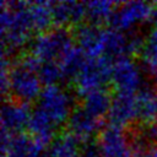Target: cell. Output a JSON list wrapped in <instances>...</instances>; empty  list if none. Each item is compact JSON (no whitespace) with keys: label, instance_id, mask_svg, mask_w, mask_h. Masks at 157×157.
I'll list each match as a JSON object with an SVG mask.
<instances>
[{"label":"cell","instance_id":"19","mask_svg":"<svg viewBox=\"0 0 157 157\" xmlns=\"http://www.w3.org/2000/svg\"><path fill=\"white\" fill-rule=\"evenodd\" d=\"M141 64L146 74L157 76V27L150 29L140 53Z\"/></svg>","mask_w":157,"mask_h":157},{"label":"cell","instance_id":"18","mask_svg":"<svg viewBox=\"0 0 157 157\" xmlns=\"http://www.w3.org/2000/svg\"><path fill=\"white\" fill-rule=\"evenodd\" d=\"M52 5L53 2L48 1L28 2V12L34 31H39V33L48 31L49 26L53 23Z\"/></svg>","mask_w":157,"mask_h":157},{"label":"cell","instance_id":"4","mask_svg":"<svg viewBox=\"0 0 157 157\" xmlns=\"http://www.w3.org/2000/svg\"><path fill=\"white\" fill-rule=\"evenodd\" d=\"M74 98L71 94L63 87L45 86L39 97L37 108H39L53 123L55 126H60L66 123L69 117L72 113Z\"/></svg>","mask_w":157,"mask_h":157},{"label":"cell","instance_id":"26","mask_svg":"<svg viewBox=\"0 0 157 157\" xmlns=\"http://www.w3.org/2000/svg\"><path fill=\"white\" fill-rule=\"evenodd\" d=\"M150 20L152 21V23L155 25V27H157V4L152 5V11H151V17Z\"/></svg>","mask_w":157,"mask_h":157},{"label":"cell","instance_id":"5","mask_svg":"<svg viewBox=\"0 0 157 157\" xmlns=\"http://www.w3.org/2000/svg\"><path fill=\"white\" fill-rule=\"evenodd\" d=\"M144 67L130 56L118 58L112 64L110 83L117 93L134 94L144 87Z\"/></svg>","mask_w":157,"mask_h":157},{"label":"cell","instance_id":"11","mask_svg":"<svg viewBox=\"0 0 157 157\" xmlns=\"http://www.w3.org/2000/svg\"><path fill=\"white\" fill-rule=\"evenodd\" d=\"M77 47L87 58H103V28L93 23H80L74 31Z\"/></svg>","mask_w":157,"mask_h":157},{"label":"cell","instance_id":"20","mask_svg":"<svg viewBox=\"0 0 157 157\" xmlns=\"http://www.w3.org/2000/svg\"><path fill=\"white\" fill-rule=\"evenodd\" d=\"M115 6L117 4L109 0H92V1L85 2L86 17L88 18L90 23L98 26V23L112 20L117 10Z\"/></svg>","mask_w":157,"mask_h":157},{"label":"cell","instance_id":"27","mask_svg":"<svg viewBox=\"0 0 157 157\" xmlns=\"http://www.w3.org/2000/svg\"><path fill=\"white\" fill-rule=\"evenodd\" d=\"M130 157H151L150 152H145L144 150H137L135 152H132V155Z\"/></svg>","mask_w":157,"mask_h":157},{"label":"cell","instance_id":"29","mask_svg":"<svg viewBox=\"0 0 157 157\" xmlns=\"http://www.w3.org/2000/svg\"><path fill=\"white\" fill-rule=\"evenodd\" d=\"M37 157H45V156H44L43 153H40V155H39V156H37Z\"/></svg>","mask_w":157,"mask_h":157},{"label":"cell","instance_id":"25","mask_svg":"<svg viewBox=\"0 0 157 157\" xmlns=\"http://www.w3.org/2000/svg\"><path fill=\"white\" fill-rule=\"evenodd\" d=\"M80 153L81 157H103L98 144H94L92 141L85 142L80 150Z\"/></svg>","mask_w":157,"mask_h":157},{"label":"cell","instance_id":"28","mask_svg":"<svg viewBox=\"0 0 157 157\" xmlns=\"http://www.w3.org/2000/svg\"><path fill=\"white\" fill-rule=\"evenodd\" d=\"M150 153H151V157H157V145L153 146V148L150 151Z\"/></svg>","mask_w":157,"mask_h":157},{"label":"cell","instance_id":"7","mask_svg":"<svg viewBox=\"0 0 157 157\" xmlns=\"http://www.w3.org/2000/svg\"><path fill=\"white\" fill-rule=\"evenodd\" d=\"M152 11V5L145 1H126L120 4L110 22L113 28L121 32H131L134 28L145 21L150 20Z\"/></svg>","mask_w":157,"mask_h":157},{"label":"cell","instance_id":"21","mask_svg":"<svg viewBox=\"0 0 157 157\" xmlns=\"http://www.w3.org/2000/svg\"><path fill=\"white\" fill-rule=\"evenodd\" d=\"M85 61H86V55L83 54V52L77 45H72L58 60V64L61 69L64 78L74 80Z\"/></svg>","mask_w":157,"mask_h":157},{"label":"cell","instance_id":"17","mask_svg":"<svg viewBox=\"0 0 157 157\" xmlns=\"http://www.w3.org/2000/svg\"><path fill=\"white\" fill-rule=\"evenodd\" d=\"M137 119L142 124L157 121V93L151 87H142L136 93Z\"/></svg>","mask_w":157,"mask_h":157},{"label":"cell","instance_id":"22","mask_svg":"<svg viewBox=\"0 0 157 157\" xmlns=\"http://www.w3.org/2000/svg\"><path fill=\"white\" fill-rule=\"evenodd\" d=\"M80 150L76 139L70 134H63L50 144L47 157H81Z\"/></svg>","mask_w":157,"mask_h":157},{"label":"cell","instance_id":"6","mask_svg":"<svg viewBox=\"0 0 157 157\" xmlns=\"http://www.w3.org/2000/svg\"><path fill=\"white\" fill-rule=\"evenodd\" d=\"M112 64L108 58H87L74 78L77 93L83 96L91 91L103 88V85L110 81Z\"/></svg>","mask_w":157,"mask_h":157},{"label":"cell","instance_id":"2","mask_svg":"<svg viewBox=\"0 0 157 157\" xmlns=\"http://www.w3.org/2000/svg\"><path fill=\"white\" fill-rule=\"evenodd\" d=\"M40 63L31 54L25 55L9 72V94L15 101L29 103L37 99L42 92V82L38 76Z\"/></svg>","mask_w":157,"mask_h":157},{"label":"cell","instance_id":"10","mask_svg":"<svg viewBox=\"0 0 157 157\" xmlns=\"http://www.w3.org/2000/svg\"><path fill=\"white\" fill-rule=\"evenodd\" d=\"M101 120L87 113L83 108H76L66 121L67 134L77 141L88 142L99 130Z\"/></svg>","mask_w":157,"mask_h":157},{"label":"cell","instance_id":"14","mask_svg":"<svg viewBox=\"0 0 157 157\" xmlns=\"http://www.w3.org/2000/svg\"><path fill=\"white\" fill-rule=\"evenodd\" d=\"M53 22L63 27L65 25H77L86 17L85 2L76 1H59L53 2Z\"/></svg>","mask_w":157,"mask_h":157},{"label":"cell","instance_id":"9","mask_svg":"<svg viewBox=\"0 0 157 157\" xmlns=\"http://www.w3.org/2000/svg\"><path fill=\"white\" fill-rule=\"evenodd\" d=\"M32 112L29 110L27 103L18 101H7L1 108V128L2 132L9 135L20 134V131L28 126Z\"/></svg>","mask_w":157,"mask_h":157},{"label":"cell","instance_id":"13","mask_svg":"<svg viewBox=\"0 0 157 157\" xmlns=\"http://www.w3.org/2000/svg\"><path fill=\"white\" fill-rule=\"evenodd\" d=\"M1 155L2 157H37L43 153V146L32 137L25 135H1Z\"/></svg>","mask_w":157,"mask_h":157},{"label":"cell","instance_id":"23","mask_svg":"<svg viewBox=\"0 0 157 157\" xmlns=\"http://www.w3.org/2000/svg\"><path fill=\"white\" fill-rule=\"evenodd\" d=\"M38 76H39L40 82L44 83L45 86L58 85V82L64 78L58 61L40 63L38 67Z\"/></svg>","mask_w":157,"mask_h":157},{"label":"cell","instance_id":"15","mask_svg":"<svg viewBox=\"0 0 157 157\" xmlns=\"http://www.w3.org/2000/svg\"><path fill=\"white\" fill-rule=\"evenodd\" d=\"M27 128L29 130L31 137L42 146L52 142L56 130L54 123L37 107L32 110Z\"/></svg>","mask_w":157,"mask_h":157},{"label":"cell","instance_id":"3","mask_svg":"<svg viewBox=\"0 0 157 157\" xmlns=\"http://www.w3.org/2000/svg\"><path fill=\"white\" fill-rule=\"evenodd\" d=\"M72 34L64 27H56L36 36L29 45L31 55L39 63L58 61L72 45Z\"/></svg>","mask_w":157,"mask_h":157},{"label":"cell","instance_id":"12","mask_svg":"<svg viewBox=\"0 0 157 157\" xmlns=\"http://www.w3.org/2000/svg\"><path fill=\"white\" fill-rule=\"evenodd\" d=\"M109 124L124 129L137 119L136 94L117 93L108 113Z\"/></svg>","mask_w":157,"mask_h":157},{"label":"cell","instance_id":"8","mask_svg":"<svg viewBox=\"0 0 157 157\" xmlns=\"http://www.w3.org/2000/svg\"><path fill=\"white\" fill-rule=\"evenodd\" d=\"M97 144L103 157H130L132 155L124 129L110 124L101 130Z\"/></svg>","mask_w":157,"mask_h":157},{"label":"cell","instance_id":"1","mask_svg":"<svg viewBox=\"0 0 157 157\" xmlns=\"http://www.w3.org/2000/svg\"><path fill=\"white\" fill-rule=\"evenodd\" d=\"M2 54L11 55L31 38L33 26L28 12V2L2 1L0 15Z\"/></svg>","mask_w":157,"mask_h":157},{"label":"cell","instance_id":"24","mask_svg":"<svg viewBox=\"0 0 157 157\" xmlns=\"http://www.w3.org/2000/svg\"><path fill=\"white\" fill-rule=\"evenodd\" d=\"M134 142L139 146V150H142L144 146L152 145L157 142V121L151 124H142L140 130L134 137Z\"/></svg>","mask_w":157,"mask_h":157},{"label":"cell","instance_id":"16","mask_svg":"<svg viewBox=\"0 0 157 157\" xmlns=\"http://www.w3.org/2000/svg\"><path fill=\"white\" fill-rule=\"evenodd\" d=\"M81 103L82 107L87 113L93 115L97 119H102L104 115H108L112 101L109 92L105 88H98L94 91H91L83 96H81Z\"/></svg>","mask_w":157,"mask_h":157}]
</instances>
